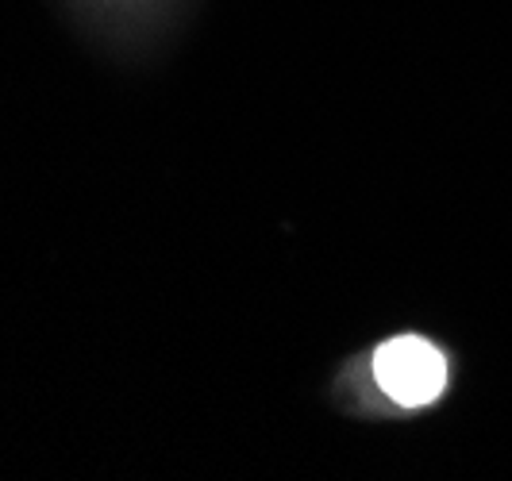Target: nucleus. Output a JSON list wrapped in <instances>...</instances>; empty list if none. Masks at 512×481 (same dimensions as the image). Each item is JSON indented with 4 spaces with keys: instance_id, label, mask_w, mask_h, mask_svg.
<instances>
[{
    "instance_id": "obj_1",
    "label": "nucleus",
    "mask_w": 512,
    "mask_h": 481,
    "mask_svg": "<svg viewBox=\"0 0 512 481\" xmlns=\"http://www.w3.org/2000/svg\"><path fill=\"white\" fill-rule=\"evenodd\" d=\"M374 378H378L389 401H397L401 408H424L443 393L447 362L428 339L401 335V339H389L378 347Z\"/></svg>"
}]
</instances>
